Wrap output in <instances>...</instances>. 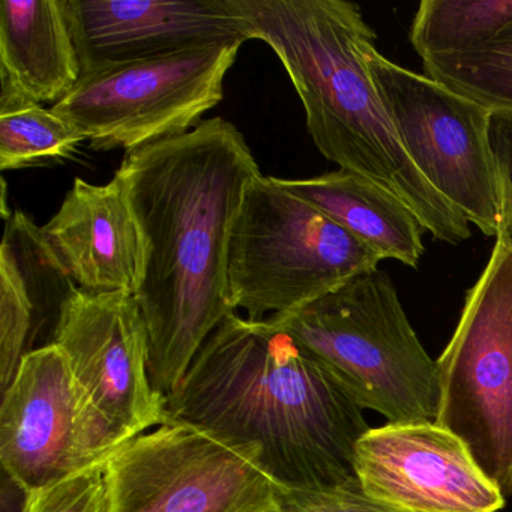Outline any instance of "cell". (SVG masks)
I'll return each instance as SVG.
<instances>
[{
  "mask_svg": "<svg viewBox=\"0 0 512 512\" xmlns=\"http://www.w3.org/2000/svg\"><path fill=\"white\" fill-rule=\"evenodd\" d=\"M145 242L134 298L149 334V374L169 397L229 314L227 247L259 164L235 124L205 119L125 152L116 170Z\"/></svg>",
  "mask_w": 512,
  "mask_h": 512,
  "instance_id": "obj_1",
  "label": "cell"
},
{
  "mask_svg": "<svg viewBox=\"0 0 512 512\" xmlns=\"http://www.w3.org/2000/svg\"><path fill=\"white\" fill-rule=\"evenodd\" d=\"M167 410L170 419L259 446L284 487L359 484L356 445L370 430L364 409L268 320L229 314L167 397Z\"/></svg>",
  "mask_w": 512,
  "mask_h": 512,
  "instance_id": "obj_2",
  "label": "cell"
},
{
  "mask_svg": "<svg viewBox=\"0 0 512 512\" xmlns=\"http://www.w3.org/2000/svg\"><path fill=\"white\" fill-rule=\"evenodd\" d=\"M248 40L268 44L304 106L320 154L412 209L434 239L458 245L470 224L407 154L368 68L376 34L346 0H230Z\"/></svg>",
  "mask_w": 512,
  "mask_h": 512,
  "instance_id": "obj_3",
  "label": "cell"
},
{
  "mask_svg": "<svg viewBox=\"0 0 512 512\" xmlns=\"http://www.w3.org/2000/svg\"><path fill=\"white\" fill-rule=\"evenodd\" d=\"M265 320L295 338L361 409L388 424L436 422L439 365L386 272L359 275L293 313Z\"/></svg>",
  "mask_w": 512,
  "mask_h": 512,
  "instance_id": "obj_4",
  "label": "cell"
},
{
  "mask_svg": "<svg viewBox=\"0 0 512 512\" xmlns=\"http://www.w3.org/2000/svg\"><path fill=\"white\" fill-rule=\"evenodd\" d=\"M382 257L272 176L245 191L227 247V296L233 310L262 322L293 313L359 275Z\"/></svg>",
  "mask_w": 512,
  "mask_h": 512,
  "instance_id": "obj_5",
  "label": "cell"
},
{
  "mask_svg": "<svg viewBox=\"0 0 512 512\" xmlns=\"http://www.w3.org/2000/svg\"><path fill=\"white\" fill-rule=\"evenodd\" d=\"M103 472L109 512H274L286 488L259 446L176 419L122 445Z\"/></svg>",
  "mask_w": 512,
  "mask_h": 512,
  "instance_id": "obj_6",
  "label": "cell"
},
{
  "mask_svg": "<svg viewBox=\"0 0 512 512\" xmlns=\"http://www.w3.org/2000/svg\"><path fill=\"white\" fill-rule=\"evenodd\" d=\"M436 424L460 437L503 494L512 488V239L497 236L437 359Z\"/></svg>",
  "mask_w": 512,
  "mask_h": 512,
  "instance_id": "obj_7",
  "label": "cell"
},
{
  "mask_svg": "<svg viewBox=\"0 0 512 512\" xmlns=\"http://www.w3.org/2000/svg\"><path fill=\"white\" fill-rule=\"evenodd\" d=\"M244 41L112 65L83 74L53 104L94 151L125 152L188 133L223 100Z\"/></svg>",
  "mask_w": 512,
  "mask_h": 512,
  "instance_id": "obj_8",
  "label": "cell"
},
{
  "mask_svg": "<svg viewBox=\"0 0 512 512\" xmlns=\"http://www.w3.org/2000/svg\"><path fill=\"white\" fill-rule=\"evenodd\" d=\"M368 68L419 172L485 236L502 220V184L491 142L493 113L374 49Z\"/></svg>",
  "mask_w": 512,
  "mask_h": 512,
  "instance_id": "obj_9",
  "label": "cell"
},
{
  "mask_svg": "<svg viewBox=\"0 0 512 512\" xmlns=\"http://www.w3.org/2000/svg\"><path fill=\"white\" fill-rule=\"evenodd\" d=\"M121 446L61 347L23 356L0 407V463L23 493L104 463Z\"/></svg>",
  "mask_w": 512,
  "mask_h": 512,
  "instance_id": "obj_10",
  "label": "cell"
},
{
  "mask_svg": "<svg viewBox=\"0 0 512 512\" xmlns=\"http://www.w3.org/2000/svg\"><path fill=\"white\" fill-rule=\"evenodd\" d=\"M55 344L121 445L169 421L167 398L152 385L148 326L134 295L79 290Z\"/></svg>",
  "mask_w": 512,
  "mask_h": 512,
  "instance_id": "obj_11",
  "label": "cell"
},
{
  "mask_svg": "<svg viewBox=\"0 0 512 512\" xmlns=\"http://www.w3.org/2000/svg\"><path fill=\"white\" fill-rule=\"evenodd\" d=\"M355 472L371 499L407 512H499L505 494L466 443L436 422L370 428Z\"/></svg>",
  "mask_w": 512,
  "mask_h": 512,
  "instance_id": "obj_12",
  "label": "cell"
},
{
  "mask_svg": "<svg viewBox=\"0 0 512 512\" xmlns=\"http://www.w3.org/2000/svg\"><path fill=\"white\" fill-rule=\"evenodd\" d=\"M83 74L250 41L230 0H62Z\"/></svg>",
  "mask_w": 512,
  "mask_h": 512,
  "instance_id": "obj_13",
  "label": "cell"
},
{
  "mask_svg": "<svg viewBox=\"0 0 512 512\" xmlns=\"http://www.w3.org/2000/svg\"><path fill=\"white\" fill-rule=\"evenodd\" d=\"M43 233L83 292L136 293L145 242L118 173L106 185L77 178Z\"/></svg>",
  "mask_w": 512,
  "mask_h": 512,
  "instance_id": "obj_14",
  "label": "cell"
},
{
  "mask_svg": "<svg viewBox=\"0 0 512 512\" xmlns=\"http://www.w3.org/2000/svg\"><path fill=\"white\" fill-rule=\"evenodd\" d=\"M73 278L26 212L5 217L0 248V385L8 388L26 353L55 344L70 299L79 292Z\"/></svg>",
  "mask_w": 512,
  "mask_h": 512,
  "instance_id": "obj_15",
  "label": "cell"
},
{
  "mask_svg": "<svg viewBox=\"0 0 512 512\" xmlns=\"http://www.w3.org/2000/svg\"><path fill=\"white\" fill-rule=\"evenodd\" d=\"M82 79L62 0H2L0 80L37 104L59 103Z\"/></svg>",
  "mask_w": 512,
  "mask_h": 512,
  "instance_id": "obj_16",
  "label": "cell"
},
{
  "mask_svg": "<svg viewBox=\"0 0 512 512\" xmlns=\"http://www.w3.org/2000/svg\"><path fill=\"white\" fill-rule=\"evenodd\" d=\"M277 182L319 209L382 260L394 259L418 268L427 229L409 206L379 185L343 169L307 179L277 178Z\"/></svg>",
  "mask_w": 512,
  "mask_h": 512,
  "instance_id": "obj_17",
  "label": "cell"
},
{
  "mask_svg": "<svg viewBox=\"0 0 512 512\" xmlns=\"http://www.w3.org/2000/svg\"><path fill=\"white\" fill-rule=\"evenodd\" d=\"M83 142L85 137L70 122L0 80V169L4 172L70 160Z\"/></svg>",
  "mask_w": 512,
  "mask_h": 512,
  "instance_id": "obj_18",
  "label": "cell"
},
{
  "mask_svg": "<svg viewBox=\"0 0 512 512\" xmlns=\"http://www.w3.org/2000/svg\"><path fill=\"white\" fill-rule=\"evenodd\" d=\"M511 23L512 0H424L410 43L424 61L484 46Z\"/></svg>",
  "mask_w": 512,
  "mask_h": 512,
  "instance_id": "obj_19",
  "label": "cell"
},
{
  "mask_svg": "<svg viewBox=\"0 0 512 512\" xmlns=\"http://www.w3.org/2000/svg\"><path fill=\"white\" fill-rule=\"evenodd\" d=\"M422 70L491 113L512 115V23L484 46L424 59Z\"/></svg>",
  "mask_w": 512,
  "mask_h": 512,
  "instance_id": "obj_20",
  "label": "cell"
},
{
  "mask_svg": "<svg viewBox=\"0 0 512 512\" xmlns=\"http://www.w3.org/2000/svg\"><path fill=\"white\" fill-rule=\"evenodd\" d=\"M103 464L28 491L22 512H109Z\"/></svg>",
  "mask_w": 512,
  "mask_h": 512,
  "instance_id": "obj_21",
  "label": "cell"
},
{
  "mask_svg": "<svg viewBox=\"0 0 512 512\" xmlns=\"http://www.w3.org/2000/svg\"><path fill=\"white\" fill-rule=\"evenodd\" d=\"M274 512H407L377 502L362 491L361 485L307 490L284 488L280 508Z\"/></svg>",
  "mask_w": 512,
  "mask_h": 512,
  "instance_id": "obj_22",
  "label": "cell"
},
{
  "mask_svg": "<svg viewBox=\"0 0 512 512\" xmlns=\"http://www.w3.org/2000/svg\"><path fill=\"white\" fill-rule=\"evenodd\" d=\"M491 142L500 170L502 184V220L497 236L512 239V115L493 113ZM496 236V238H497Z\"/></svg>",
  "mask_w": 512,
  "mask_h": 512,
  "instance_id": "obj_23",
  "label": "cell"
},
{
  "mask_svg": "<svg viewBox=\"0 0 512 512\" xmlns=\"http://www.w3.org/2000/svg\"><path fill=\"white\" fill-rule=\"evenodd\" d=\"M511 494H512V488H511Z\"/></svg>",
  "mask_w": 512,
  "mask_h": 512,
  "instance_id": "obj_24",
  "label": "cell"
}]
</instances>
